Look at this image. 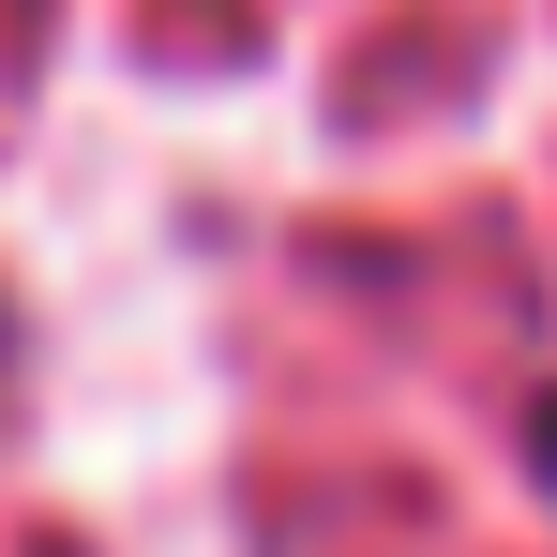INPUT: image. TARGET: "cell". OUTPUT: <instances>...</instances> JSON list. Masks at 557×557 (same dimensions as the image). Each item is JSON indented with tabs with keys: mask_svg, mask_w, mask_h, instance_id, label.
Wrapping results in <instances>:
<instances>
[{
	"mask_svg": "<svg viewBox=\"0 0 557 557\" xmlns=\"http://www.w3.org/2000/svg\"><path fill=\"white\" fill-rule=\"evenodd\" d=\"M528 467H543V497H557V392L528 407Z\"/></svg>",
	"mask_w": 557,
	"mask_h": 557,
	"instance_id": "6da1fadb",
	"label": "cell"
}]
</instances>
